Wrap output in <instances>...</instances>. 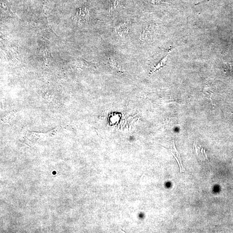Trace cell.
<instances>
[{
	"label": "cell",
	"mask_w": 233,
	"mask_h": 233,
	"mask_svg": "<svg viewBox=\"0 0 233 233\" xmlns=\"http://www.w3.org/2000/svg\"><path fill=\"white\" fill-rule=\"evenodd\" d=\"M74 19L77 22L78 24L81 25L88 22L90 20V12L88 9L86 7L79 8Z\"/></svg>",
	"instance_id": "cell-1"
},
{
	"label": "cell",
	"mask_w": 233,
	"mask_h": 233,
	"mask_svg": "<svg viewBox=\"0 0 233 233\" xmlns=\"http://www.w3.org/2000/svg\"><path fill=\"white\" fill-rule=\"evenodd\" d=\"M130 27V22L126 21L119 24L115 26V31L116 34L121 37H125L128 34Z\"/></svg>",
	"instance_id": "cell-2"
},
{
	"label": "cell",
	"mask_w": 233,
	"mask_h": 233,
	"mask_svg": "<svg viewBox=\"0 0 233 233\" xmlns=\"http://www.w3.org/2000/svg\"><path fill=\"white\" fill-rule=\"evenodd\" d=\"M152 29L151 25L146 26L143 28L139 36V41L141 43H146L150 39L152 34Z\"/></svg>",
	"instance_id": "cell-3"
},
{
	"label": "cell",
	"mask_w": 233,
	"mask_h": 233,
	"mask_svg": "<svg viewBox=\"0 0 233 233\" xmlns=\"http://www.w3.org/2000/svg\"><path fill=\"white\" fill-rule=\"evenodd\" d=\"M168 58H169V55H166L165 56L164 58L163 59L159 62V63L157 65H156V66L154 67L152 70L150 71V74H152L153 73H154L157 72V71H158V70H159V69H160L161 68H163V67L165 66L166 65V64Z\"/></svg>",
	"instance_id": "cell-4"
},
{
	"label": "cell",
	"mask_w": 233,
	"mask_h": 233,
	"mask_svg": "<svg viewBox=\"0 0 233 233\" xmlns=\"http://www.w3.org/2000/svg\"><path fill=\"white\" fill-rule=\"evenodd\" d=\"M203 94L205 95V96L207 97L211 101V103L213 105V100H212V97H213V92L210 87L208 85H205L203 90Z\"/></svg>",
	"instance_id": "cell-5"
},
{
	"label": "cell",
	"mask_w": 233,
	"mask_h": 233,
	"mask_svg": "<svg viewBox=\"0 0 233 233\" xmlns=\"http://www.w3.org/2000/svg\"><path fill=\"white\" fill-rule=\"evenodd\" d=\"M16 112H11L6 116H4L2 119V123L4 124H9L16 116Z\"/></svg>",
	"instance_id": "cell-6"
},
{
	"label": "cell",
	"mask_w": 233,
	"mask_h": 233,
	"mask_svg": "<svg viewBox=\"0 0 233 233\" xmlns=\"http://www.w3.org/2000/svg\"><path fill=\"white\" fill-rule=\"evenodd\" d=\"M171 154L173 155V156L174 157L175 159L176 160V161H177V162H178V164L179 167H180V172H181V173H182V169H181V164L180 163V162H179V161L178 160V159L177 158V157H176L175 155L173 153V152H171Z\"/></svg>",
	"instance_id": "cell-7"
},
{
	"label": "cell",
	"mask_w": 233,
	"mask_h": 233,
	"mask_svg": "<svg viewBox=\"0 0 233 233\" xmlns=\"http://www.w3.org/2000/svg\"><path fill=\"white\" fill-rule=\"evenodd\" d=\"M122 231H124L125 233H126V232L125 231L123 230L122 229H121Z\"/></svg>",
	"instance_id": "cell-8"
}]
</instances>
